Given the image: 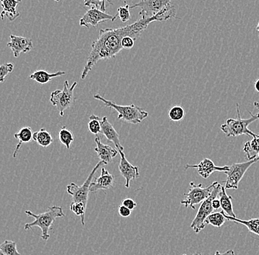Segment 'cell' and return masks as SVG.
Masks as SVG:
<instances>
[{"label":"cell","mask_w":259,"mask_h":255,"mask_svg":"<svg viewBox=\"0 0 259 255\" xmlns=\"http://www.w3.org/2000/svg\"><path fill=\"white\" fill-rule=\"evenodd\" d=\"M154 22H160L159 16L156 15L150 19L141 17L137 22L125 27L100 30L98 38L92 44V50L87 58L80 79L84 80L99 61L117 56L118 53L123 50L121 42L124 37H131L137 41L149 24Z\"/></svg>","instance_id":"1"},{"label":"cell","mask_w":259,"mask_h":255,"mask_svg":"<svg viewBox=\"0 0 259 255\" xmlns=\"http://www.w3.org/2000/svg\"><path fill=\"white\" fill-rule=\"evenodd\" d=\"M26 215L33 217L35 220L31 223H27L24 225V230H30L34 227H38L41 230L40 238L43 240L50 239V235L49 231L52 230V226L56 222L58 217H64L66 215L63 208L59 206H53L48 208L46 212L43 213L35 214L30 210L25 211Z\"/></svg>","instance_id":"2"},{"label":"cell","mask_w":259,"mask_h":255,"mask_svg":"<svg viewBox=\"0 0 259 255\" xmlns=\"http://www.w3.org/2000/svg\"><path fill=\"white\" fill-rule=\"evenodd\" d=\"M94 97L96 100L103 102L105 106L117 112L118 119L124 120L131 124H139L149 116L148 112L137 106L135 104L132 103L128 105H119L111 100H107L99 94L94 95Z\"/></svg>","instance_id":"3"},{"label":"cell","mask_w":259,"mask_h":255,"mask_svg":"<svg viewBox=\"0 0 259 255\" xmlns=\"http://www.w3.org/2000/svg\"><path fill=\"white\" fill-rule=\"evenodd\" d=\"M236 112H237V119H228L227 120L225 124L222 125L220 129L226 134L227 137L236 136L241 135L251 136L252 137H258V134H254L248 128L251 123L256 121L259 119V113L256 115H253L251 112H249V114L251 115L250 118L248 119H242L241 118L240 108H239V104H236Z\"/></svg>","instance_id":"4"},{"label":"cell","mask_w":259,"mask_h":255,"mask_svg":"<svg viewBox=\"0 0 259 255\" xmlns=\"http://www.w3.org/2000/svg\"><path fill=\"white\" fill-rule=\"evenodd\" d=\"M221 188L222 185L218 181H216L211 195L200 204L198 212L190 225L191 228L193 229L196 234L199 233L205 228V226L207 225L205 221L210 214L213 213V209H214L212 206V202H213V199L218 197L219 193L221 191Z\"/></svg>","instance_id":"5"},{"label":"cell","mask_w":259,"mask_h":255,"mask_svg":"<svg viewBox=\"0 0 259 255\" xmlns=\"http://www.w3.org/2000/svg\"><path fill=\"white\" fill-rule=\"evenodd\" d=\"M77 86V82H74L69 86V81H65L64 89L62 90L57 89L52 92L50 95V102L58 108L61 117L64 116L65 111L72 106L74 101V90Z\"/></svg>","instance_id":"6"},{"label":"cell","mask_w":259,"mask_h":255,"mask_svg":"<svg viewBox=\"0 0 259 255\" xmlns=\"http://www.w3.org/2000/svg\"><path fill=\"white\" fill-rule=\"evenodd\" d=\"M103 165H105L104 162L100 161L97 164L96 166L92 170L90 174L89 175L88 178L81 186H78L74 183L67 185L66 191H67L68 194L72 196L73 202H82L85 206H87L91 184L92 183V180H93L97 170Z\"/></svg>","instance_id":"7"},{"label":"cell","mask_w":259,"mask_h":255,"mask_svg":"<svg viewBox=\"0 0 259 255\" xmlns=\"http://www.w3.org/2000/svg\"><path fill=\"white\" fill-rule=\"evenodd\" d=\"M215 183L216 181L207 188H202V184L196 185L193 181H191L190 190L188 193H184V196H186V199L181 201V204L185 207H190L192 209H195V206L197 204H201L211 195Z\"/></svg>","instance_id":"8"},{"label":"cell","mask_w":259,"mask_h":255,"mask_svg":"<svg viewBox=\"0 0 259 255\" xmlns=\"http://www.w3.org/2000/svg\"><path fill=\"white\" fill-rule=\"evenodd\" d=\"M259 158L253 160L247 161L242 163H234L230 166L229 170L226 173L228 175L226 181H224L225 188L226 189L236 190L239 188V184L242 179L246 172L255 162H258Z\"/></svg>","instance_id":"9"},{"label":"cell","mask_w":259,"mask_h":255,"mask_svg":"<svg viewBox=\"0 0 259 255\" xmlns=\"http://www.w3.org/2000/svg\"><path fill=\"white\" fill-rule=\"evenodd\" d=\"M171 1V0H139V3L131 5L130 8L131 9L140 8L139 15L141 17L150 19L161 12L169 6Z\"/></svg>","instance_id":"10"},{"label":"cell","mask_w":259,"mask_h":255,"mask_svg":"<svg viewBox=\"0 0 259 255\" xmlns=\"http://www.w3.org/2000/svg\"><path fill=\"white\" fill-rule=\"evenodd\" d=\"M118 16H119L118 14H115V15H111V14H107L101 10L92 8L88 10L80 19V25L85 27H89V25L96 27L99 24L107 22V21L114 22L117 19Z\"/></svg>","instance_id":"11"},{"label":"cell","mask_w":259,"mask_h":255,"mask_svg":"<svg viewBox=\"0 0 259 255\" xmlns=\"http://www.w3.org/2000/svg\"><path fill=\"white\" fill-rule=\"evenodd\" d=\"M120 155L119 170L121 175L125 179V188H130V183L133 180H136L140 176L139 167L134 166L126 159L125 154L123 151H118Z\"/></svg>","instance_id":"12"},{"label":"cell","mask_w":259,"mask_h":255,"mask_svg":"<svg viewBox=\"0 0 259 255\" xmlns=\"http://www.w3.org/2000/svg\"><path fill=\"white\" fill-rule=\"evenodd\" d=\"M229 168L230 166H216L214 163L208 158L204 159L198 165L187 164L185 167L186 170L189 168L197 169L199 174L203 178H208L214 172H223V173H227L229 170Z\"/></svg>","instance_id":"13"},{"label":"cell","mask_w":259,"mask_h":255,"mask_svg":"<svg viewBox=\"0 0 259 255\" xmlns=\"http://www.w3.org/2000/svg\"><path fill=\"white\" fill-rule=\"evenodd\" d=\"M11 42H8L7 46L12 50L15 58H18L22 53H28L33 48L32 42L30 39L25 37L11 35Z\"/></svg>","instance_id":"14"},{"label":"cell","mask_w":259,"mask_h":255,"mask_svg":"<svg viewBox=\"0 0 259 255\" xmlns=\"http://www.w3.org/2000/svg\"><path fill=\"white\" fill-rule=\"evenodd\" d=\"M114 175L110 173L107 169L102 168L101 174L91 184V193L111 189L114 185Z\"/></svg>","instance_id":"15"},{"label":"cell","mask_w":259,"mask_h":255,"mask_svg":"<svg viewBox=\"0 0 259 255\" xmlns=\"http://www.w3.org/2000/svg\"><path fill=\"white\" fill-rule=\"evenodd\" d=\"M95 142L97 146L95 149V152L97 153L100 161L104 162L105 165H108L117 156L119 153L117 149H113L111 146L103 143L99 136H96L95 138Z\"/></svg>","instance_id":"16"},{"label":"cell","mask_w":259,"mask_h":255,"mask_svg":"<svg viewBox=\"0 0 259 255\" xmlns=\"http://www.w3.org/2000/svg\"><path fill=\"white\" fill-rule=\"evenodd\" d=\"M101 133L105 136L109 142H113L116 146L118 151H123L124 149L120 143L119 141V135L117 131H116L112 125L108 121V118L106 116L103 117L102 119V130Z\"/></svg>","instance_id":"17"},{"label":"cell","mask_w":259,"mask_h":255,"mask_svg":"<svg viewBox=\"0 0 259 255\" xmlns=\"http://www.w3.org/2000/svg\"><path fill=\"white\" fill-rule=\"evenodd\" d=\"M22 0H1V6L3 7L2 19L7 18L10 22L16 20L20 14L16 11V8L19 6Z\"/></svg>","instance_id":"18"},{"label":"cell","mask_w":259,"mask_h":255,"mask_svg":"<svg viewBox=\"0 0 259 255\" xmlns=\"http://www.w3.org/2000/svg\"><path fill=\"white\" fill-rule=\"evenodd\" d=\"M33 131L30 127H23L21 128L18 132L14 134V137L15 139L19 140V143L16 145L15 150L13 153V157L16 158L17 156L18 153L20 150L22 144L28 143L33 140Z\"/></svg>","instance_id":"19"},{"label":"cell","mask_w":259,"mask_h":255,"mask_svg":"<svg viewBox=\"0 0 259 255\" xmlns=\"http://www.w3.org/2000/svg\"><path fill=\"white\" fill-rule=\"evenodd\" d=\"M220 198V204H221V208L223 212L227 215L231 216L232 217H236V214L234 211V207H233L232 196H228L226 193V188L225 186H222L221 191L218 195Z\"/></svg>","instance_id":"20"},{"label":"cell","mask_w":259,"mask_h":255,"mask_svg":"<svg viewBox=\"0 0 259 255\" xmlns=\"http://www.w3.org/2000/svg\"><path fill=\"white\" fill-rule=\"evenodd\" d=\"M66 74L64 71H59L56 73H49L45 70H36L30 75V79L36 81L40 84H46L50 83L55 78L63 76Z\"/></svg>","instance_id":"21"},{"label":"cell","mask_w":259,"mask_h":255,"mask_svg":"<svg viewBox=\"0 0 259 255\" xmlns=\"http://www.w3.org/2000/svg\"><path fill=\"white\" fill-rule=\"evenodd\" d=\"M242 151L245 153L247 161L259 158V137H253L252 140L246 142Z\"/></svg>","instance_id":"22"},{"label":"cell","mask_w":259,"mask_h":255,"mask_svg":"<svg viewBox=\"0 0 259 255\" xmlns=\"http://www.w3.org/2000/svg\"><path fill=\"white\" fill-rule=\"evenodd\" d=\"M222 212L224 214L227 220L231 221V222H234V223L242 224L248 229L249 231L259 236V218H252L247 221L241 220V219L236 218V217H232L231 216L227 215L223 211H222Z\"/></svg>","instance_id":"23"},{"label":"cell","mask_w":259,"mask_h":255,"mask_svg":"<svg viewBox=\"0 0 259 255\" xmlns=\"http://www.w3.org/2000/svg\"><path fill=\"white\" fill-rule=\"evenodd\" d=\"M33 140L44 148H48L53 143V138L49 131L45 128H41L39 131L33 134Z\"/></svg>","instance_id":"24"},{"label":"cell","mask_w":259,"mask_h":255,"mask_svg":"<svg viewBox=\"0 0 259 255\" xmlns=\"http://www.w3.org/2000/svg\"><path fill=\"white\" fill-rule=\"evenodd\" d=\"M58 140L61 142L65 147L69 149L72 145V142L74 140V134L72 131L68 129L66 126H62L58 134Z\"/></svg>","instance_id":"25"},{"label":"cell","mask_w":259,"mask_h":255,"mask_svg":"<svg viewBox=\"0 0 259 255\" xmlns=\"http://www.w3.org/2000/svg\"><path fill=\"white\" fill-rule=\"evenodd\" d=\"M1 255H22L18 251L16 243L12 240H5L0 246Z\"/></svg>","instance_id":"26"},{"label":"cell","mask_w":259,"mask_h":255,"mask_svg":"<svg viewBox=\"0 0 259 255\" xmlns=\"http://www.w3.org/2000/svg\"><path fill=\"white\" fill-rule=\"evenodd\" d=\"M226 217L223 212H213L206 218L205 223L210 224L217 228H220L226 222Z\"/></svg>","instance_id":"27"},{"label":"cell","mask_w":259,"mask_h":255,"mask_svg":"<svg viewBox=\"0 0 259 255\" xmlns=\"http://www.w3.org/2000/svg\"><path fill=\"white\" fill-rule=\"evenodd\" d=\"M88 129L92 134H95V135L100 134L102 130V119H100L97 115H91L89 117Z\"/></svg>","instance_id":"28"},{"label":"cell","mask_w":259,"mask_h":255,"mask_svg":"<svg viewBox=\"0 0 259 255\" xmlns=\"http://www.w3.org/2000/svg\"><path fill=\"white\" fill-rule=\"evenodd\" d=\"M87 206H85L82 202H73L71 203L70 209L72 212H74L76 215L80 216L81 218V224L82 226H85V211H87Z\"/></svg>","instance_id":"29"},{"label":"cell","mask_w":259,"mask_h":255,"mask_svg":"<svg viewBox=\"0 0 259 255\" xmlns=\"http://www.w3.org/2000/svg\"><path fill=\"white\" fill-rule=\"evenodd\" d=\"M84 6L89 8H95L101 11H106L107 4L113 5L111 0H83Z\"/></svg>","instance_id":"30"},{"label":"cell","mask_w":259,"mask_h":255,"mask_svg":"<svg viewBox=\"0 0 259 255\" xmlns=\"http://www.w3.org/2000/svg\"><path fill=\"white\" fill-rule=\"evenodd\" d=\"M186 116V112L181 105H175L169 112V119L173 122H179Z\"/></svg>","instance_id":"31"},{"label":"cell","mask_w":259,"mask_h":255,"mask_svg":"<svg viewBox=\"0 0 259 255\" xmlns=\"http://www.w3.org/2000/svg\"><path fill=\"white\" fill-rule=\"evenodd\" d=\"M130 5L126 4L124 6H121L117 9V14L119 19L122 22H127L131 19V8Z\"/></svg>","instance_id":"32"},{"label":"cell","mask_w":259,"mask_h":255,"mask_svg":"<svg viewBox=\"0 0 259 255\" xmlns=\"http://www.w3.org/2000/svg\"><path fill=\"white\" fill-rule=\"evenodd\" d=\"M14 64L13 63H7L0 66V82L4 83L6 77L9 73L14 71Z\"/></svg>","instance_id":"33"},{"label":"cell","mask_w":259,"mask_h":255,"mask_svg":"<svg viewBox=\"0 0 259 255\" xmlns=\"http://www.w3.org/2000/svg\"><path fill=\"white\" fill-rule=\"evenodd\" d=\"M135 42L136 40L132 37H126L123 39L122 42H121V46L123 49H125V50H131L134 48Z\"/></svg>","instance_id":"34"},{"label":"cell","mask_w":259,"mask_h":255,"mask_svg":"<svg viewBox=\"0 0 259 255\" xmlns=\"http://www.w3.org/2000/svg\"><path fill=\"white\" fill-rule=\"evenodd\" d=\"M121 204L124 207L128 208L131 211L134 210L137 207V204L135 201L130 198H126L121 201Z\"/></svg>","instance_id":"35"},{"label":"cell","mask_w":259,"mask_h":255,"mask_svg":"<svg viewBox=\"0 0 259 255\" xmlns=\"http://www.w3.org/2000/svg\"><path fill=\"white\" fill-rule=\"evenodd\" d=\"M118 212H119V215H120L121 217H127L131 216L132 211L128 209V208L124 207V206H123L122 204H121V206H119V209H118Z\"/></svg>","instance_id":"36"},{"label":"cell","mask_w":259,"mask_h":255,"mask_svg":"<svg viewBox=\"0 0 259 255\" xmlns=\"http://www.w3.org/2000/svg\"><path fill=\"white\" fill-rule=\"evenodd\" d=\"M216 198L213 200V202H212V206H213V209H218L221 207V204H220V199Z\"/></svg>","instance_id":"37"},{"label":"cell","mask_w":259,"mask_h":255,"mask_svg":"<svg viewBox=\"0 0 259 255\" xmlns=\"http://www.w3.org/2000/svg\"><path fill=\"white\" fill-rule=\"evenodd\" d=\"M214 255H235V253L234 250L230 249L227 251L226 252L223 253V254L220 253V251H217Z\"/></svg>","instance_id":"38"},{"label":"cell","mask_w":259,"mask_h":255,"mask_svg":"<svg viewBox=\"0 0 259 255\" xmlns=\"http://www.w3.org/2000/svg\"><path fill=\"white\" fill-rule=\"evenodd\" d=\"M254 86H255V90H256L257 92H259V79H257V80L255 81V84H254Z\"/></svg>","instance_id":"39"},{"label":"cell","mask_w":259,"mask_h":255,"mask_svg":"<svg viewBox=\"0 0 259 255\" xmlns=\"http://www.w3.org/2000/svg\"><path fill=\"white\" fill-rule=\"evenodd\" d=\"M254 105H255V108H258L259 110V103H258V102H254ZM258 135L259 137V133Z\"/></svg>","instance_id":"40"},{"label":"cell","mask_w":259,"mask_h":255,"mask_svg":"<svg viewBox=\"0 0 259 255\" xmlns=\"http://www.w3.org/2000/svg\"><path fill=\"white\" fill-rule=\"evenodd\" d=\"M255 29H256L257 31H258L259 32V22H258V25H257L256 28H255ZM258 37H259V35H258Z\"/></svg>","instance_id":"41"},{"label":"cell","mask_w":259,"mask_h":255,"mask_svg":"<svg viewBox=\"0 0 259 255\" xmlns=\"http://www.w3.org/2000/svg\"><path fill=\"white\" fill-rule=\"evenodd\" d=\"M54 1H56V2H61V1H63V0H54Z\"/></svg>","instance_id":"42"},{"label":"cell","mask_w":259,"mask_h":255,"mask_svg":"<svg viewBox=\"0 0 259 255\" xmlns=\"http://www.w3.org/2000/svg\"><path fill=\"white\" fill-rule=\"evenodd\" d=\"M183 255H186V254H183ZM193 255H202V254H200V253H199V254H193Z\"/></svg>","instance_id":"43"}]
</instances>
